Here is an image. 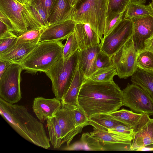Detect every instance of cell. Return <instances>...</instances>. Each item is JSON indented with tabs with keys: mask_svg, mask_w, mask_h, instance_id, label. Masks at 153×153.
Returning <instances> with one entry per match:
<instances>
[{
	"mask_svg": "<svg viewBox=\"0 0 153 153\" xmlns=\"http://www.w3.org/2000/svg\"><path fill=\"white\" fill-rule=\"evenodd\" d=\"M86 79L78 68L68 89L61 101L62 104L78 106L77 100L79 93Z\"/></svg>",
	"mask_w": 153,
	"mask_h": 153,
	"instance_id": "obj_20",
	"label": "cell"
},
{
	"mask_svg": "<svg viewBox=\"0 0 153 153\" xmlns=\"http://www.w3.org/2000/svg\"><path fill=\"white\" fill-rule=\"evenodd\" d=\"M75 22L70 20L49 26L42 33L39 42L67 39L74 30Z\"/></svg>",
	"mask_w": 153,
	"mask_h": 153,
	"instance_id": "obj_15",
	"label": "cell"
},
{
	"mask_svg": "<svg viewBox=\"0 0 153 153\" xmlns=\"http://www.w3.org/2000/svg\"><path fill=\"white\" fill-rule=\"evenodd\" d=\"M117 75L116 70L112 65L97 70L88 78L96 82H108L113 80V77Z\"/></svg>",
	"mask_w": 153,
	"mask_h": 153,
	"instance_id": "obj_27",
	"label": "cell"
},
{
	"mask_svg": "<svg viewBox=\"0 0 153 153\" xmlns=\"http://www.w3.org/2000/svg\"><path fill=\"white\" fill-rule=\"evenodd\" d=\"M133 27L131 19H123L100 43L101 50L111 57L132 37Z\"/></svg>",
	"mask_w": 153,
	"mask_h": 153,
	"instance_id": "obj_9",
	"label": "cell"
},
{
	"mask_svg": "<svg viewBox=\"0 0 153 153\" xmlns=\"http://www.w3.org/2000/svg\"><path fill=\"white\" fill-rule=\"evenodd\" d=\"M79 0H68L71 5L75 7L76 4Z\"/></svg>",
	"mask_w": 153,
	"mask_h": 153,
	"instance_id": "obj_43",
	"label": "cell"
},
{
	"mask_svg": "<svg viewBox=\"0 0 153 153\" xmlns=\"http://www.w3.org/2000/svg\"><path fill=\"white\" fill-rule=\"evenodd\" d=\"M109 0H80L71 20L76 24H88L102 40L105 30Z\"/></svg>",
	"mask_w": 153,
	"mask_h": 153,
	"instance_id": "obj_4",
	"label": "cell"
},
{
	"mask_svg": "<svg viewBox=\"0 0 153 153\" xmlns=\"http://www.w3.org/2000/svg\"><path fill=\"white\" fill-rule=\"evenodd\" d=\"M36 44L25 43L15 44L0 54V59L11 64L20 65L22 60L35 48Z\"/></svg>",
	"mask_w": 153,
	"mask_h": 153,
	"instance_id": "obj_18",
	"label": "cell"
},
{
	"mask_svg": "<svg viewBox=\"0 0 153 153\" xmlns=\"http://www.w3.org/2000/svg\"><path fill=\"white\" fill-rule=\"evenodd\" d=\"M122 91L123 105L135 112L153 115V100L141 88L128 84Z\"/></svg>",
	"mask_w": 153,
	"mask_h": 153,
	"instance_id": "obj_10",
	"label": "cell"
},
{
	"mask_svg": "<svg viewBox=\"0 0 153 153\" xmlns=\"http://www.w3.org/2000/svg\"><path fill=\"white\" fill-rule=\"evenodd\" d=\"M79 142L83 149L92 151L103 150V146L102 144L88 132L83 133L82 135Z\"/></svg>",
	"mask_w": 153,
	"mask_h": 153,
	"instance_id": "obj_30",
	"label": "cell"
},
{
	"mask_svg": "<svg viewBox=\"0 0 153 153\" xmlns=\"http://www.w3.org/2000/svg\"><path fill=\"white\" fill-rule=\"evenodd\" d=\"M74 116L77 128L83 129L88 125L89 117L78 106H76L74 110Z\"/></svg>",
	"mask_w": 153,
	"mask_h": 153,
	"instance_id": "obj_38",
	"label": "cell"
},
{
	"mask_svg": "<svg viewBox=\"0 0 153 153\" xmlns=\"http://www.w3.org/2000/svg\"><path fill=\"white\" fill-rule=\"evenodd\" d=\"M109 114L117 120L133 128L137 125L143 114L124 108Z\"/></svg>",
	"mask_w": 153,
	"mask_h": 153,
	"instance_id": "obj_25",
	"label": "cell"
},
{
	"mask_svg": "<svg viewBox=\"0 0 153 153\" xmlns=\"http://www.w3.org/2000/svg\"><path fill=\"white\" fill-rule=\"evenodd\" d=\"M146 50L153 52V37L150 41Z\"/></svg>",
	"mask_w": 153,
	"mask_h": 153,
	"instance_id": "obj_42",
	"label": "cell"
},
{
	"mask_svg": "<svg viewBox=\"0 0 153 153\" xmlns=\"http://www.w3.org/2000/svg\"><path fill=\"white\" fill-rule=\"evenodd\" d=\"M61 105V101L55 97L47 99L40 97L34 98L32 108L40 121L44 123L54 117Z\"/></svg>",
	"mask_w": 153,
	"mask_h": 153,
	"instance_id": "obj_14",
	"label": "cell"
},
{
	"mask_svg": "<svg viewBox=\"0 0 153 153\" xmlns=\"http://www.w3.org/2000/svg\"><path fill=\"white\" fill-rule=\"evenodd\" d=\"M149 5L153 14V0H152V2H150Z\"/></svg>",
	"mask_w": 153,
	"mask_h": 153,
	"instance_id": "obj_45",
	"label": "cell"
},
{
	"mask_svg": "<svg viewBox=\"0 0 153 153\" xmlns=\"http://www.w3.org/2000/svg\"><path fill=\"white\" fill-rule=\"evenodd\" d=\"M78 105L89 117L99 113H110L123 105V91L113 80L96 82L85 79L78 97Z\"/></svg>",
	"mask_w": 153,
	"mask_h": 153,
	"instance_id": "obj_1",
	"label": "cell"
},
{
	"mask_svg": "<svg viewBox=\"0 0 153 153\" xmlns=\"http://www.w3.org/2000/svg\"><path fill=\"white\" fill-rule=\"evenodd\" d=\"M42 30L28 29L18 36L16 44L25 43L37 44L39 42V39Z\"/></svg>",
	"mask_w": 153,
	"mask_h": 153,
	"instance_id": "obj_29",
	"label": "cell"
},
{
	"mask_svg": "<svg viewBox=\"0 0 153 153\" xmlns=\"http://www.w3.org/2000/svg\"><path fill=\"white\" fill-rule=\"evenodd\" d=\"M100 50V44L80 50L78 68L86 79L91 75V70L94 60Z\"/></svg>",
	"mask_w": 153,
	"mask_h": 153,
	"instance_id": "obj_19",
	"label": "cell"
},
{
	"mask_svg": "<svg viewBox=\"0 0 153 153\" xmlns=\"http://www.w3.org/2000/svg\"><path fill=\"white\" fill-rule=\"evenodd\" d=\"M54 1V0H31V2L36 1L41 3L45 11L48 20Z\"/></svg>",
	"mask_w": 153,
	"mask_h": 153,
	"instance_id": "obj_39",
	"label": "cell"
},
{
	"mask_svg": "<svg viewBox=\"0 0 153 153\" xmlns=\"http://www.w3.org/2000/svg\"><path fill=\"white\" fill-rule=\"evenodd\" d=\"M75 8L68 0H54L48 19L50 25L71 20Z\"/></svg>",
	"mask_w": 153,
	"mask_h": 153,
	"instance_id": "obj_17",
	"label": "cell"
},
{
	"mask_svg": "<svg viewBox=\"0 0 153 153\" xmlns=\"http://www.w3.org/2000/svg\"><path fill=\"white\" fill-rule=\"evenodd\" d=\"M143 113L133 128V139L129 151H136L143 146L153 144V118Z\"/></svg>",
	"mask_w": 153,
	"mask_h": 153,
	"instance_id": "obj_13",
	"label": "cell"
},
{
	"mask_svg": "<svg viewBox=\"0 0 153 153\" xmlns=\"http://www.w3.org/2000/svg\"><path fill=\"white\" fill-rule=\"evenodd\" d=\"M137 54L132 37L111 57L120 79L131 76L135 72L137 68Z\"/></svg>",
	"mask_w": 153,
	"mask_h": 153,
	"instance_id": "obj_7",
	"label": "cell"
},
{
	"mask_svg": "<svg viewBox=\"0 0 153 153\" xmlns=\"http://www.w3.org/2000/svg\"><path fill=\"white\" fill-rule=\"evenodd\" d=\"M18 0V1H19V0Z\"/></svg>",
	"mask_w": 153,
	"mask_h": 153,
	"instance_id": "obj_46",
	"label": "cell"
},
{
	"mask_svg": "<svg viewBox=\"0 0 153 153\" xmlns=\"http://www.w3.org/2000/svg\"><path fill=\"white\" fill-rule=\"evenodd\" d=\"M50 141L54 149H59L62 144L61 129L55 117L46 120Z\"/></svg>",
	"mask_w": 153,
	"mask_h": 153,
	"instance_id": "obj_26",
	"label": "cell"
},
{
	"mask_svg": "<svg viewBox=\"0 0 153 153\" xmlns=\"http://www.w3.org/2000/svg\"><path fill=\"white\" fill-rule=\"evenodd\" d=\"M31 0H19V1L21 3L29 5L31 2Z\"/></svg>",
	"mask_w": 153,
	"mask_h": 153,
	"instance_id": "obj_44",
	"label": "cell"
},
{
	"mask_svg": "<svg viewBox=\"0 0 153 153\" xmlns=\"http://www.w3.org/2000/svg\"><path fill=\"white\" fill-rule=\"evenodd\" d=\"M124 123L115 119L109 113H99L89 117L88 125L94 128V131H108L117 125Z\"/></svg>",
	"mask_w": 153,
	"mask_h": 153,
	"instance_id": "obj_21",
	"label": "cell"
},
{
	"mask_svg": "<svg viewBox=\"0 0 153 153\" xmlns=\"http://www.w3.org/2000/svg\"><path fill=\"white\" fill-rule=\"evenodd\" d=\"M131 81L143 89L153 100V71L137 68L131 76Z\"/></svg>",
	"mask_w": 153,
	"mask_h": 153,
	"instance_id": "obj_22",
	"label": "cell"
},
{
	"mask_svg": "<svg viewBox=\"0 0 153 153\" xmlns=\"http://www.w3.org/2000/svg\"><path fill=\"white\" fill-rule=\"evenodd\" d=\"M10 64L9 62L0 59V77Z\"/></svg>",
	"mask_w": 153,
	"mask_h": 153,
	"instance_id": "obj_40",
	"label": "cell"
},
{
	"mask_svg": "<svg viewBox=\"0 0 153 153\" xmlns=\"http://www.w3.org/2000/svg\"><path fill=\"white\" fill-rule=\"evenodd\" d=\"M137 68L146 71H153V52L145 50L139 53L137 59Z\"/></svg>",
	"mask_w": 153,
	"mask_h": 153,
	"instance_id": "obj_28",
	"label": "cell"
},
{
	"mask_svg": "<svg viewBox=\"0 0 153 153\" xmlns=\"http://www.w3.org/2000/svg\"><path fill=\"white\" fill-rule=\"evenodd\" d=\"M131 19L133 27L132 39L138 53L147 49L153 37V16L149 15Z\"/></svg>",
	"mask_w": 153,
	"mask_h": 153,
	"instance_id": "obj_11",
	"label": "cell"
},
{
	"mask_svg": "<svg viewBox=\"0 0 153 153\" xmlns=\"http://www.w3.org/2000/svg\"><path fill=\"white\" fill-rule=\"evenodd\" d=\"M146 0H132L125 11L123 19L132 18L153 14L149 5H145Z\"/></svg>",
	"mask_w": 153,
	"mask_h": 153,
	"instance_id": "obj_24",
	"label": "cell"
},
{
	"mask_svg": "<svg viewBox=\"0 0 153 153\" xmlns=\"http://www.w3.org/2000/svg\"><path fill=\"white\" fill-rule=\"evenodd\" d=\"M79 49V46L74 31L67 38L64 46L62 57L66 58L74 53Z\"/></svg>",
	"mask_w": 153,
	"mask_h": 153,
	"instance_id": "obj_35",
	"label": "cell"
},
{
	"mask_svg": "<svg viewBox=\"0 0 153 153\" xmlns=\"http://www.w3.org/2000/svg\"><path fill=\"white\" fill-rule=\"evenodd\" d=\"M76 106L70 105L62 104L55 115L61 129L62 144L66 143L67 146L74 137L81 132L82 128H77L74 116V110Z\"/></svg>",
	"mask_w": 153,
	"mask_h": 153,
	"instance_id": "obj_12",
	"label": "cell"
},
{
	"mask_svg": "<svg viewBox=\"0 0 153 153\" xmlns=\"http://www.w3.org/2000/svg\"><path fill=\"white\" fill-rule=\"evenodd\" d=\"M74 32L80 50L91 47L100 43L99 36L88 24H76Z\"/></svg>",
	"mask_w": 153,
	"mask_h": 153,
	"instance_id": "obj_16",
	"label": "cell"
},
{
	"mask_svg": "<svg viewBox=\"0 0 153 153\" xmlns=\"http://www.w3.org/2000/svg\"><path fill=\"white\" fill-rule=\"evenodd\" d=\"M136 151H153V147H147L146 146L140 148L136 150Z\"/></svg>",
	"mask_w": 153,
	"mask_h": 153,
	"instance_id": "obj_41",
	"label": "cell"
},
{
	"mask_svg": "<svg viewBox=\"0 0 153 153\" xmlns=\"http://www.w3.org/2000/svg\"><path fill=\"white\" fill-rule=\"evenodd\" d=\"M125 12L114 13L107 16L103 33L104 37L107 36L119 24L124 18Z\"/></svg>",
	"mask_w": 153,
	"mask_h": 153,
	"instance_id": "obj_33",
	"label": "cell"
},
{
	"mask_svg": "<svg viewBox=\"0 0 153 153\" xmlns=\"http://www.w3.org/2000/svg\"><path fill=\"white\" fill-rule=\"evenodd\" d=\"M64 45L61 41L39 42L22 60V70L33 74L45 73L62 56Z\"/></svg>",
	"mask_w": 153,
	"mask_h": 153,
	"instance_id": "obj_3",
	"label": "cell"
},
{
	"mask_svg": "<svg viewBox=\"0 0 153 153\" xmlns=\"http://www.w3.org/2000/svg\"></svg>",
	"mask_w": 153,
	"mask_h": 153,
	"instance_id": "obj_47",
	"label": "cell"
},
{
	"mask_svg": "<svg viewBox=\"0 0 153 153\" xmlns=\"http://www.w3.org/2000/svg\"><path fill=\"white\" fill-rule=\"evenodd\" d=\"M79 48L69 56L58 60L45 74L52 82L55 98L60 101L68 89L78 68Z\"/></svg>",
	"mask_w": 153,
	"mask_h": 153,
	"instance_id": "obj_6",
	"label": "cell"
},
{
	"mask_svg": "<svg viewBox=\"0 0 153 153\" xmlns=\"http://www.w3.org/2000/svg\"><path fill=\"white\" fill-rule=\"evenodd\" d=\"M108 131L123 136L131 141L133 139V128L124 123L119 124L114 128L108 130Z\"/></svg>",
	"mask_w": 153,
	"mask_h": 153,
	"instance_id": "obj_37",
	"label": "cell"
},
{
	"mask_svg": "<svg viewBox=\"0 0 153 153\" xmlns=\"http://www.w3.org/2000/svg\"><path fill=\"white\" fill-rule=\"evenodd\" d=\"M102 145H130L132 141L117 134L108 131H94L90 133Z\"/></svg>",
	"mask_w": 153,
	"mask_h": 153,
	"instance_id": "obj_23",
	"label": "cell"
},
{
	"mask_svg": "<svg viewBox=\"0 0 153 153\" xmlns=\"http://www.w3.org/2000/svg\"><path fill=\"white\" fill-rule=\"evenodd\" d=\"M29 5L36 18L45 29L49 26L48 17L41 3L38 2L32 1Z\"/></svg>",
	"mask_w": 153,
	"mask_h": 153,
	"instance_id": "obj_32",
	"label": "cell"
},
{
	"mask_svg": "<svg viewBox=\"0 0 153 153\" xmlns=\"http://www.w3.org/2000/svg\"><path fill=\"white\" fill-rule=\"evenodd\" d=\"M0 12L10 22L13 32L19 34L28 29H45L36 17L30 6L17 0H0Z\"/></svg>",
	"mask_w": 153,
	"mask_h": 153,
	"instance_id": "obj_5",
	"label": "cell"
},
{
	"mask_svg": "<svg viewBox=\"0 0 153 153\" xmlns=\"http://www.w3.org/2000/svg\"><path fill=\"white\" fill-rule=\"evenodd\" d=\"M18 36L12 31H9L0 35V54L16 44Z\"/></svg>",
	"mask_w": 153,
	"mask_h": 153,
	"instance_id": "obj_31",
	"label": "cell"
},
{
	"mask_svg": "<svg viewBox=\"0 0 153 153\" xmlns=\"http://www.w3.org/2000/svg\"><path fill=\"white\" fill-rule=\"evenodd\" d=\"M1 116L20 136L37 146L47 149L50 140L43 124L29 113L24 106L13 104L0 98Z\"/></svg>",
	"mask_w": 153,
	"mask_h": 153,
	"instance_id": "obj_2",
	"label": "cell"
},
{
	"mask_svg": "<svg viewBox=\"0 0 153 153\" xmlns=\"http://www.w3.org/2000/svg\"><path fill=\"white\" fill-rule=\"evenodd\" d=\"M131 0H109L107 16L114 13L125 12Z\"/></svg>",
	"mask_w": 153,
	"mask_h": 153,
	"instance_id": "obj_36",
	"label": "cell"
},
{
	"mask_svg": "<svg viewBox=\"0 0 153 153\" xmlns=\"http://www.w3.org/2000/svg\"><path fill=\"white\" fill-rule=\"evenodd\" d=\"M20 65L11 64L0 77V97L11 104L19 102L22 98L20 87Z\"/></svg>",
	"mask_w": 153,
	"mask_h": 153,
	"instance_id": "obj_8",
	"label": "cell"
},
{
	"mask_svg": "<svg viewBox=\"0 0 153 153\" xmlns=\"http://www.w3.org/2000/svg\"><path fill=\"white\" fill-rule=\"evenodd\" d=\"M112 65L111 57L101 50L94 60L91 70V75L100 68Z\"/></svg>",
	"mask_w": 153,
	"mask_h": 153,
	"instance_id": "obj_34",
	"label": "cell"
}]
</instances>
